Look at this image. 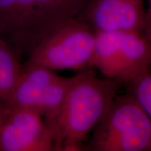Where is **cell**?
<instances>
[{"label":"cell","instance_id":"obj_1","mask_svg":"<svg viewBox=\"0 0 151 151\" xmlns=\"http://www.w3.org/2000/svg\"><path fill=\"white\" fill-rule=\"evenodd\" d=\"M120 81L100 78L87 69L73 76L52 127L58 150H78L116 99Z\"/></svg>","mask_w":151,"mask_h":151},{"label":"cell","instance_id":"obj_2","mask_svg":"<svg viewBox=\"0 0 151 151\" xmlns=\"http://www.w3.org/2000/svg\"><path fill=\"white\" fill-rule=\"evenodd\" d=\"M90 148L98 151L151 150V121L131 94L116 96L94 128Z\"/></svg>","mask_w":151,"mask_h":151},{"label":"cell","instance_id":"obj_3","mask_svg":"<svg viewBox=\"0 0 151 151\" xmlns=\"http://www.w3.org/2000/svg\"><path fill=\"white\" fill-rule=\"evenodd\" d=\"M95 31L80 18L62 24L34 49L26 61L55 71L90 69Z\"/></svg>","mask_w":151,"mask_h":151},{"label":"cell","instance_id":"obj_4","mask_svg":"<svg viewBox=\"0 0 151 151\" xmlns=\"http://www.w3.org/2000/svg\"><path fill=\"white\" fill-rule=\"evenodd\" d=\"M1 151L58 150L53 127L36 111L11 109L0 128Z\"/></svg>","mask_w":151,"mask_h":151},{"label":"cell","instance_id":"obj_5","mask_svg":"<svg viewBox=\"0 0 151 151\" xmlns=\"http://www.w3.org/2000/svg\"><path fill=\"white\" fill-rule=\"evenodd\" d=\"M0 39L20 59L43 40L35 0H0Z\"/></svg>","mask_w":151,"mask_h":151},{"label":"cell","instance_id":"obj_6","mask_svg":"<svg viewBox=\"0 0 151 151\" xmlns=\"http://www.w3.org/2000/svg\"><path fill=\"white\" fill-rule=\"evenodd\" d=\"M79 18L96 32H143L146 18L144 0H93Z\"/></svg>","mask_w":151,"mask_h":151},{"label":"cell","instance_id":"obj_7","mask_svg":"<svg viewBox=\"0 0 151 151\" xmlns=\"http://www.w3.org/2000/svg\"><path fill=\"white\" fill-rule=\"evenodd\" d=\"M58 76L55 71L47 68L24 62L21 73L7 106L11 109H28L39 113L43 96Z\"/></svg>","mask_w":151,"mask_h":151},{"label":"cell","instance_id":"obj_8","mask_svg":"<svg viewBox=\"0 0 151 151\" xmlns=\"http://www.w3.org/2000/svg\"><path fill=\"white\" fill-rule=\"evenodd\" d=\"M119 81L130 83L148 72L151 67V41L141 32H120Z\"/></svg>","mask_w":151,"mask_h":151},{"label":"cell","instance_id":"obj_9","mask_svg":"<svg viewBox=\"0 0 151 151\" xmlns=\"http://www.w3.org/2000/svg\"><path fill=\"white\" fill-rule=\"evenodd\" d=\"M43 39L62 24L79 18L93 0H35Z\"/></svg>","mask_w":151,"mask_h":151},{"label":"cell","instance_id":"obj_10","mask_svg":"<svg viewBox=\"0 0 151 151\" xmlns=\"http://www.w3.org/2000/svg\"><path fill=\"white\" fill-rule=\"evenodd\" d=\"M120 32H97L90 65V68H96L105 78L118 81L120 73Z\"/></svg>","mask_w":151,"mask_h":151},{"label":"cell","instance_id":"obj_11","mask_svg":"<svg viewBox=\"0 0 151 151\" xmlns=\"http://www.w3.org/2000/svg\"><path fill=\"white\" fill-rule=\"evenodd\" d=\"M21 59L4 41L0 39V103L10 101L22 71Z\"/></svg>","mask_w":151,"mask_h":151},{"label":"cell","instance_id":"obj_12","mask_svg":"<svg viewBox=\"0 0 151 151\" xmlns=\"http://www.w3.org/2000/svg\"><path fill=\"white\" fill-rule=\"evenodd\" d=\"M72 77L58 76L47 89L41 101L39 114L52 126L59 114Z\"/></svg>","mask_w":151,"mask_h":151},{"label":"cell","instance_id":"obj_13","mask_svg":"<svg viewBox=\"0 0 151 151\" xmlns=\"http://www.w3.org/2000/svg\"><path fill=\"white\" fill-rule=\"evenodd\" d=\"M129 92L140 104L151 121V71L131 81Z\"/></svg>","mask_w":151,"mask_h":151},{"label":"cell","instance_id":"obj_14","mask_svg":"<svg viewBox=\"0 0 151 151\" xmlns=\"http://www.w3.org/2000/svg\"><path fill=\"white\" fill-rule=\"evenodd\" d=\"M143 34L151 41V0H148V7L146 9V18Z\"/></svg>","mask_w":151,"mask_h":151},{"label":"cell","instance_id":"obj_15","mask_svg":"<svg viewBox=\"0 0 151 151\" xmlns=\"http://www.w3.org/2000/svg\"><path fill=\"white\" fill-rule=\"evenodd\" d=\"M11 111V109L8 106L0 103V128L1 127L6 119L8 117Z\"/></svg>","mask_w":151,"mask_h":151}]
</instances>
